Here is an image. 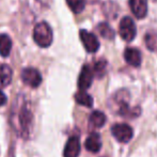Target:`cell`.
<instances>
[{"label": "cell", "instance_id": "cell-18", "mask_svg": "<svg viewBox=\"0 0 157 157\" xmlns=\"http://www.w3.org/2000/svg\"><path fill=\"white\" fill-rule=\"evenodd\" d=\"M106 65H107V62H106L105 60H99V61H97V62L95 63L94 72L98 77H101L104 74H105Z\"/></svg>", "mask_w": 157, "mask_h": 157}, {"label": "cell", "instance_id": "cell-16", "mask_svg": "<svg viewBox=\"0 0 157 157\" xmlns=\"http://www.w3.org/2000/svg\"><path fill=\"white\" fill-rule=\"evenodd\" d=\"M97 30H98L99 34L103 37L108 40H112L114 37V31L107 23H101L97 26Z\"/></svg>", "mask_w": 157, "mask_h": 157}, {"label": "cell", "instance_id": "cell-11", "mask_svg": "<svg viewBox=\"0 0 157 157\" xmlns=\"http://www.w3.org/2000/svg\"><path fill=\"white\" fill-rule=\"evenodd\" d=\"M85 147L91 153H97L101 147V139L97 132H92L87 138L85 142Z\"/></svg>", "mask_w": 157, "mask_h": 157}, {"label": "cell", "instance_id": "cell-12", "mask_svg": "<svg viewBox=\"0 0 157 157\" xmlns=\"http://www.w3.org/2000/svg\"><path fill=\"white\" fill-rule=\"evenodd\" d=\"M13 73L8 64L0 65V88H6L12 81Z\"/></svg>", "mask_w": 157, "mask_h": 157}, {"label": "cell", "instance_id": "cell-14", "mask_svg": "<svg viewBox=\"0 0 157 157\" xmlns=\"http://www.w3.org/2000/svg\"><path fill=\"white\" fill-rule=\"evenodd\" d=\"M12 49V40L8 34H0V55L2 57H8Z\"/></svg>", "mask_w": 157, "mask_h": 157}, {"label": "cell", "instance_id": "cell-7", "mask_svg": "<svg viewBox=\"0 0 157 157\" xmlns=\"http://www.w3.org/2000/svg\"><path fill=\"white\" fill-rule=\"evenodd\" d=\"M93 81V71L89 65H83L81 68V72L79 74L78 78V88L79 90L86 91L87 89H89L92 85Z\"/></svg>", "mask_w": 157, "mask_h": 157}, {"label": "cell", "instance_id": "cell-10", "mask_svg": "<svg viewBox=\"0 0 157 157\" xmlns=\"http://www.w3.org/2000/svg\"><path fill=\"white\" fill-rule=\"evenodd\" d=\"M124 59L129 65L138 67L141 64V52L135 47H128L124 52Z\"/></svg>", "mask_w": 157, "mask_h": 157}, {"label": "cell", "instance_id": "cell-9", "mask_svg": "<svg viewBox=\"0 0 157 157\" xmlns=\"http://www.w3.org/2000/svg\"><path fill=\"white\" fill-rule=\"evenodd\" d=\"M80 153V142L79 138L76 136L71 137L67 140L64 147L63 156L64 157H78Z\"/></svg>", "mask_w": 157, "mask_h": 157}, {"label": "cell", "instance_id": "cell-19", "mask_svg": "<svg viewBox=\"0 0 157 157\" xmlns=\"http://www.w3.org/2000/svg\"><path fill=\"white\" fill-rule=\"evenodd\" d=\"M145 43L147 46L151 50H154L157 46V36L155 34H151V33H147L145 35Z\"/></svg>", "mask_w": 157, "mask_h": 157}, {"label": "cell", "instance_id": "cell-4", "mask_svg": "<svg viewBox=\"0 0 157 157\" xmlns=\"http://www.w3.org/2000/svg\"><path fill=\"white\" fill-rule=\"evenodd\" d=\"M111 132L113 137L122 143H127L132 138V128L125 123H119L111 127Z\"/></svg>", "mask_w": 157, "mask_h": 157}, {"label": "cell", "instance_id": "cell-21", "mask_svg": "<svg viewBox=\"0 0 157 157\" xmlns=\"http://www.w3.org/2000/svg\"><path fill=\"white\" fill-rule=\"evenodd\" d=\"M39 2H41L42 6H49V1H52V0H37Z\"/></svg>", "mask_w": 157, "mask_h": 157}, {"label": "cell", "instance_id": "cell-6", "mask_svg": "<svg viewBox=\"0 0 157 157\" xmlns=\"http://www.w3.org/2000/svg\"><path fill=\"white\" fill-rule=\"evenodd\" d=\"M79 36L82 42L83 46H85L86 50L90 54L96 52L99 48V42L97 40L96 35H94L93 33L87 31V30H80L79 32Z\"/></svg>", "mask_w": 157, "mask_h": 157}, {"label": "cell", "instance_id": "cell-15", "mask_svg": "<svg viewBox=\"0 0 157 157\" xmlns=\"http://www.w3.org/2000/svg\"><path fill=\"white\" fill-rule=\"evenodd\" d=\"M75 101L79 105L85 106V107L88 108H91L93 106V98H92V96L88 93H86L82 90H80V91L75 94Z\"/></svg>", "mask_w": 157, "mask_h": 157}, {"label": "cell", "instance_id": "cell-8", "mask_svg": "<svg viewBox=\"0 0 157 157\" xmlns=\"http://www.w3.org/2000/svg\"><path fill=\"white\" fill-rule=\"evenodd\" d=\"M129 6L132 14L139 19H142L147 14V0H129Z\"/></svg>", "mask_w": 157, "mask_h": 157}, {"label": "cell", "instance_id": "cell-3", "mask_svg": "<svg viewBox=\"0 0 157 157\" xmlns=\"http://www.w3.org/2000/svg\"><path fill=\"white\" fill-rule=\"evenodd\" d=\"M119 33L120 36L126 42H130L135 39L137 33L136 25L129 16H125L121 19L119 25Z\"/></svg>", "mask_w": 157, "mask_h": 157}, {"label": "cell", "instance_id": "cell-2", "mask_svg": "<svg viewBox=\"0 0 157 157\" xmlns=\"http://www.w3.org/2000/svg\"><path fill=\"white\" fill-rule=\"evenodd\" d=\"M33 40L40 47H48L52 43V31L47 23L42 21L34 27Z\"/></svg>", "mask_w": 157, "mask_h": 157}, {"label": "cell", "instance_id": "cell-17", "mask_svg": "<svg viewBox=\"0 0 157 157\" xmlns=\"http://www.w3.org/2000/svg\"><path fill=\"white\" fill-rule=\"evenodd\" d=\"M66 3H67L68 8L76 14L82 12L86 6L85 0H66Z\"/></svg>", "mask_w": 157, "mask_h": 157}, {"label": "cell", "instance_id": "cell-1", "mask_svg": "<svg viewBox=\"0 0 157 157\" xmlns=\"http://www.w3.org/2000/svg\"><path fill=\"white\" fill-rule=\"evenodd\" d=\"M33 116L28 103L23 96H19L14 101L11 112L10 122L13 129L23 138H28L31 132Z\"/></svg>", "mask_w": 157, "mask_h": 157}, {"label": "cell", "instance_id": "cell-5", "mask_svg": "<svg viewBox=\"0 0 157 157\" xmlns=\"http://www.w3.org/2000/svg\"><path fill=\"white\" fill-rule=\"evenodd\" d=\"M21 80L31 88H37L42 82V76L37 70L27 67L21 71Z\"/></svg>", "mask_w": 157, "mask_h": 157}, {"label": "cell", "instance_id": "cell-20", "mask_svg": "<svg viewBox=\"0 0 157 157\" xmlns=\"http://www.w3.org/2000/svg\"><path fill=\"white\" fill-rule=\"evenodd\" d=\"M6 95L3 93V92L1 91V90H0V107H1V106H3L4 104L6 103Z\"/></svg>", "mask_w": 157, "mask_h": 157}, {"label": "cell", "instance_id": "cell-13", "mask_svg": "<svg viewBox=\"0 0 157 157\" xmlns=\"http://www.w3.org/2000/svg\"><path fill=\"white\" fill-rule=\"evenodd\" d=\"M106 120H107V119H106V116L103 112L98 111V110H95V111H93L90 114L89 123L92 127L101 128V127H103V125L106 123Z\"/></svg>", "mask_w": 157, "mask_h": 157}]
</instances>
